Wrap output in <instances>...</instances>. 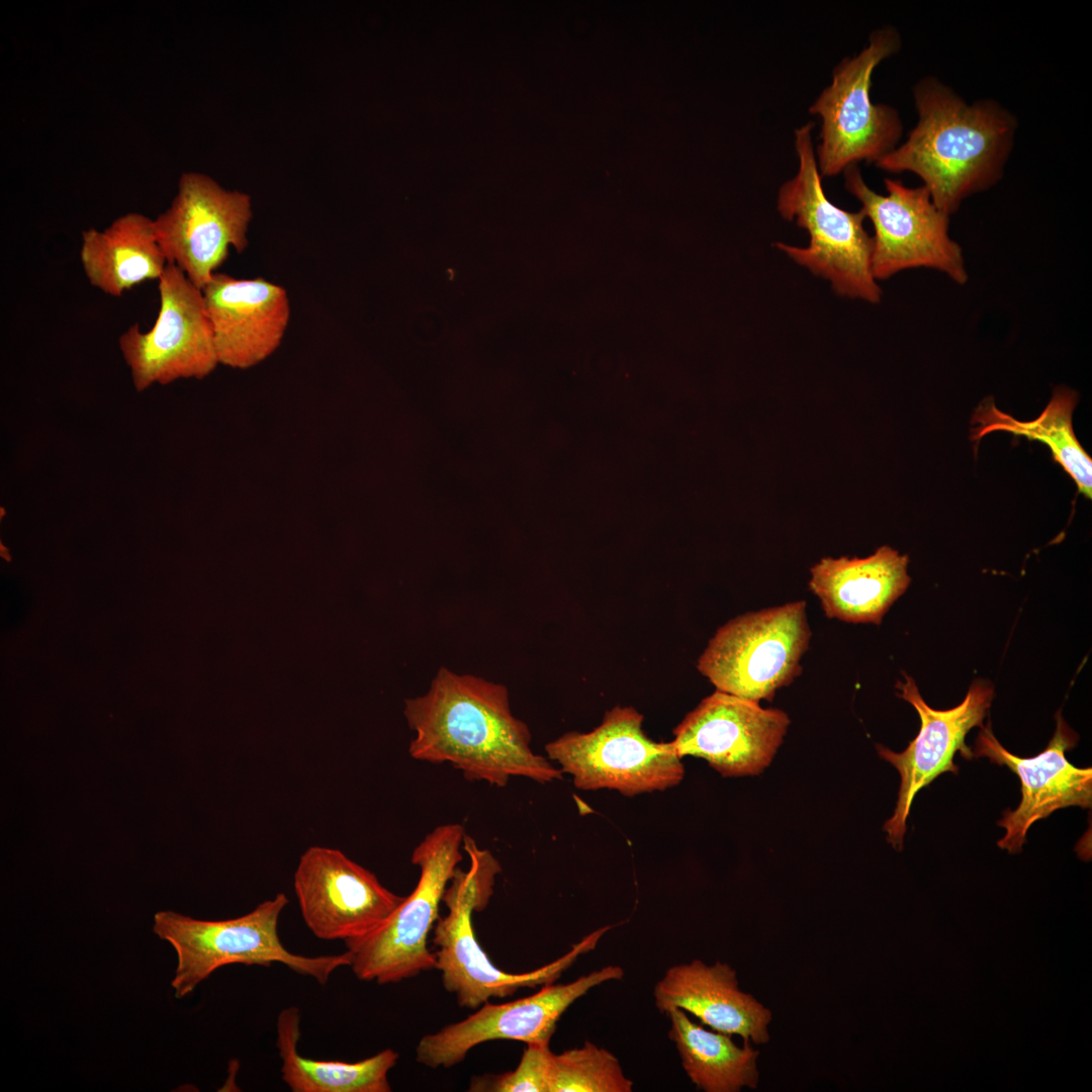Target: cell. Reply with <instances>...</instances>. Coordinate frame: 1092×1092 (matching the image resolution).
Listing matches in <instances>:
<instances>
[{
  "instance_id": "d4e9b609",
  "label": "cell",
  "mask_w": 1092,
  "mask_h": 1092,
  "mask_svg": "<svg viewBox=\"0 0 1092 1092\" xmlns=\"http://www.w3.org/2000/svg\"><path fill=\"white\" fill-rule=\"evenodd\" d=\"M633 1082L611 1052L590 1041L551 1055L549 1092H631Z\"/></svg>"
},
{
  "instance_id": "603a6c76",
  "label": "cell",
  "mask_w": 1092,
  "mask_h": 1092,
  "mask_svg": "<svg viewBox=\"0 0 1092 1092\" xmlns=\"http://www.w3.org/2000/svg\"><path fill=\"white\" fill-rule=\"evenodd\" d=\"M668 1037L674 1043L691 1081L705 1092H738L755 1089L759 1081V1052L744 1041L737 1045L730 1034L710 1030L694 1022L686 1011L671 1008Z\"/></svg>"
},
{
  "instance_id": "30bf717a",
  "label": "cell",
  "mask_w": 1092,
  "mask_h": 1092,
  "mask_svg": "<svg viewBox=\"0 0 1092 1092\" xmlns=\"http://www.w3.org/2000/svg\"><path fill=\"white\" fill-rule=\"evenodd\" d=\"M842 173L846 190L874 226L872 270L877 281L921 267L940 271L958 284L968 281L962 249L948 234L949 216L923 185L908 187L886 178L887 195H882L867 185L857 165Z\"/></svg>"
},
{
  "instance_id": "8992f818",
  "label": "cell",
  "mask_w": 1092,
  "mask_h": 1092,
  "mask_svg": "<svg viewBox=\"0 0 1092 1092\" xmlns=\"http://www.w3.org/2000/svg\"><path fill=\"white\" fill-rule=\"evenodd\" d=\"M465 835L459 823L442 824L429 832L412 853V863L420 870L414 891L378 929L344 942L352 953L350 968L359 980L398 983L435 969L428 936L440 916L444 892L463 860Z\"/></svg>"
},
{
  "instance_id": "5b68a950",
  "label": "cell",
  "mask_w": 1092,
  "mask_h": 1092,
  "mask_svg": "<svg viewBox=\"0 0 1092 1092\" xmlns=\"http://www.w3.org/2000/svg\"><path fill=\"white\" fill-rule=\"evenodd\" d=\"M814 125L809 121L795 129L798 171L780 187L777 197L781 216L806 230L809 245L777 243L776 247L828 280L838 295L878 303L882 290L872 270L873 239L863 226L866 216L861 210L840 208L826 196L812 140Z\"/></svg>"
},
{
  "instance_id": "7402d4cb",
  "label": "cell",
  "mask_w": 1092,
  "mask_h": 1092,
  "mask_svg": "<svg viewBox=\"0 0 1092 1092\" xmlns=\"http://www.w3.org/2000/svg\"><path fill=\"white\" fill-rule=\"evenodd\" d=\"M299 1037V1009L287 1007L277 1018L276 1046L282 1080L292 1092L391 1091L388 1073L399 1057L392 1049L355 1063L313 1060L298 1054Z\"/></svg>"
},
{
  "instance_id": "ffe728a7",
  "label": "cell",
  "mask_w": 1092,
  "mask_h": 1092,
  "mask_svg": "<svg viewBox=\"0 0 1092 1092\" xmlns=\"http://www.w3.org/2000/svg\"><path fill=\"white\" fill-rule=\"evenodd\" d=\"M909 558L882 546L868 557H825L811 568L810 589L828 618L879 625L908 588Z\"/></svg>"
},
{
  "instance_id": "cb8c5ba5",
  "label": "cell",
  "mask_w": 1092,
  "mask_h": 1092,
  "mask_svg": "<svg viewBox=\"0 0 1092 1092\" xmlns=\"http://www.w3.org/2000/svg\"><path fill=\"white\" fill-rule=\"evenodd\" d=\"M1078 394L1068 387H1057L1045 408L1035 420L1021 422L998 410L992 399L982 402L973 418L971 439L978 441L1004 431L1049 446L1057 462L1077 484L1079 492L1091 498L1092 460L1076 438L1072 425Z\"/></svg>"
},
{
  "instance_id": "3957f363",
  "label": "cell",
  "mask_w": 1092,
  "mask_h": 1092,
  "mask_svg": "<svg viewBox=\"0 0 1092 1092\" xmlns=\"http://www.w3.org/2000/svg\"><path fill=\"white\" fill-rule=\"evenodd\" d=\"M469 868H457L442 902L448 913L439 916L433 928L437 947L435 969L441 972L444 988L455 994L461 1007L477 1009L490 998L512 996L520 988L551 984L579 956L593 950L612 925L584 936L559 959L523 974L506 973L496 968L479 945L472 924L473 912L485 909L493 894L496 876L502 872L498 859L480 847L469 835L463 840Z\"/></svg>"
},
{
  "instance_id": "9c48e42d",
  "label": "cell",
  "mask_w": 1092,
  "mask_h": 1092,
  "mask_svg": "<svg viewBox=\"0 0 1092 1092\" xmlns=\"http://www.w3.org/2000/svg\"><path fill=\"white\" fill-rule=\"evenodd\" d=\"M642 723L633 707L616 706L594 730L567 732L545 751L580 790L610 789L631 797L678 785L685 767L672 742L652 740Z\"/></svg>"
},
{
  "instance_id": "d6986e66",
  "label": "cell",
  "mask_w": 1092,
  "mask_h": 1092,
  "mask_svg": "<svg viewBox=\"0 0 1092 1092\" xmlns=\"http://www.w3.org/2000/svg\"><path fill=\"white\" fill-rule=\"evenodd\" d=\"M653 996L661 1013L679 1008L713 1030L755 1044L769 1041L771 1011L739 988L736 972L728 964L693 960L672 966L656 983Z\"/></svg>"
},
{
  "instance_id": "ba28073f",
  "label": "cell",
  "mask_w": 1092,
  "mask_h": 1092,
  "mask_svg": "<svg viewBox=\"0 0 1092 1092\" xmlns=\"http://www.w3.org/2000/svg\"><path fill=\"white\" fill-rule=\"evenodd\" d=\"M810 637L805 601L747 613L717 630L697 667L718 691L770 701L801 673Z\"/></svg>"
},
{
  "instance_id": "8fae6325",
  "label": "cell",
  "mask_w": 1092,
  "mask_h": 1092,
  "mask_svg": "<svg viewBox=\"0 0 1092 1092\" xmlns=\"http://www.w3.org/2000/svg\"><path fill=\"white\" fill-rule=\"evenodd\" d=\"M160 309L154 326L138 324L118 339L138 392L178 379H202L219 364L202 290L175 264L158 280Z\"/></svg>"
},
{
  "instance_id": "484cf974",
  "label": "cell",
  "mask_w": 1092,
  "mask_h": 1092,
  "mask_svg": "<svg viewBox=\"0 0 1092 1092\" xmlns=\"http://www.w3.org/2000/svg\"><path fill=\"white\" fill-rule=\"evenodd\" d=\"M550 1043H529L514 1071L471 1080L469 1091L549 1092Z\"/></svg>"
},
{
  "instance_id": "52a82bcc",
  "label": "cell",
  "mask_w": 1092,
  "mask_h": 1092,
  "mask_svg": "<svg viewBox=\"0 0 1092 1092\" xmlns=\"http://www.w3.org/2000/svg\"><path fill=\"white\" fill-rule=\"evenodd\" d=\"M900 49L894 28L874 30L869 44L856 56L840 61L809 112L821 118L820 143L815 154L823 177H832L860 161L876 163L894 150L903 124L898 111L871 98L876 67Z\"/></svg>"
},
{
  "instance_id": "4fadbf2b",
  "label": "cell",
  "mask_w": 1092,
  "mask_h": 1092,
  "mask_svg": "<svg viewBox=\"0 0 1092 1092\" xmlns=\"http://www.w3.org/2000/svg\"><path fill=\"white\" fill-rule=\"evenodd\" d=\"M293 888L302 919L323 940H355L378 929L401 904L369 870L339 849L313 845L299 857Z\"/></svg>"
},
{
  "instance_id": "e0dca14e",
  "label": "cell",
  "mask_w": 1092,
  "mask_h": 1092,
  "mask_svg": "<svg viewBox=\"0 0 1092 1092\" xmlns=\"http://www.w3.org/2000/svg\"><path fill=\"white\" fill-rule=\"evenodd\" d=\"M1056 730L1043 751L1029 758L1008 751L995 737L991 722L981 727L975 741L974 757H987L992 763L1006 765L1021 782V801L1016 809L1006 810L997 824L1005 829L997 845L1010 853L1020 852L1032 824L1054 811L1070 806L1083 809L1092 805V769L1079 768L1066 757V751L1078 743V734L1056 716Z\"/></svg>"
},
{
  "instance_id": "5bb4252c",
  "label": "cell",
  "mask_w": 1092,
  "mask_h": 1092,
  "mask_svg": "<svg viewBox=\"0 0 1092 1092\" xmlns=\"http://www.w3.org/2000/svg\"><path fill=\"white\" fill-rule=\"evenodd\" d=\"M904 677V681L896 684L897 695L917 711L920 730L902 752L876 745L879 755L900 775L897 804L892 817L884 824L888 842L899 851L903 849L907 819L915 796L939 775L959 774V766L953 762L957 752L968 760L974 758L965 738L972 728L984 725L994 697L989 682L976 680L960 705L948 710H935L923 700L914 679L905 673Z\"/></svg>"
},
{
  "instance_id": "277c9868",
  "label": "cell",
  "mask_w": 1092,
  "mask_h": 1092,
  "mask_svg": "<svg viewBox=\"0 0 1092 1092\" xmlns=\"http://www.w3.org/2000/svg\"><path fill=\"white\" fill-rule=\"evenodd\" d=\"M288 904L284 893L258 904L249 913L224 920H202L174 911H159L153 931L177 954L171 986L177 999L192 993L213 972L232 964L270 967L283 964L325 985L339 968L350 967L352 953L305 957L282 943L278 923Z\"/></svg>"
},
{
  "instance_id": "9a60e30c",
  "label": "cell",
  "mask_w": 1092,
  "mask_h": 1092,
  "mask_svg": "<svg viewBox=\"0 0 1092 1092\" xmlns=\"http://www.w3.org/2000/svg\"><path fill=\"white\" fill-rule=\"evenodd\" d=\"M624 970L607 966L567 984H546L539 992L500 1004L488 1001L465 1019L423 1036L416 1060L429 1068H450L461 1063L474 1046L496 1039L550 1043L565 1010L592 988L621 980Z\"/></svg>"
},
{
  "instance_id": "ac0fdd59",
  "label": "cell",
  "mask_w": 1092,
  "mask_h": 1092,
  "mask_svg": "<svg viewBox=\"0 0 1092 1092\" xmlns=\"http://www.w3.org/2000/svg\"><path fill=\"white\" fill-rule=\"evenodd\" d=\"M202 293L219 364L247 369L280 346L290 320L282 286L214 273Z\"/></svg>"
},
{
  "instance_id": "6da1fadb",
  "label": "cell",
  "mask_w": 1092,
  "mask_h": 1092,
  "mask_svg": "<svg viewBox=\"0 0 1092 1092\" xmlns=\"http://www.w3.org/2000/svg\"><path fill=\"white\" fill-rule=\"evenodd\" d=\"M403 714L416 760L449 763L466 780L500 788L515 777L541 784L563 777L531 749L529 728L513 715L500 684L442 667L425 695L405 700Z\"/></svg>"
},
{
  "instance_id": "44dd1931",
  "label": "cell",
  "mask_w": 1092,
  "mask_h": 1092,
  "mask_svg": "<svg viewBox=\"0 0 1092 1092\" xmlns=\"http://www.w3.org/2000/svg\"><path fill=\"white\" fill-rule=\"evenodd\" d=\"M80 260L89 283L115 297L159 280L168 265L154 219L138 212L117 217L103 231H83Z\"/></svg>"
},
{
  "instance_id": "2e32d148",
  "label": "cell",
  "mask_w": 1092,
  "mask_h": 1092,
  "mask_svg": "<svg viewBox=\"0 0 1092 1092\" xmlns=\"http://www.w3.org/2000/svg\"><path fill=\"white\" fill-rule=\"evenodd\" d=\"M789 724L782 710L716 690L673 729L671 742L680 758H703L724 778L753 776L770 763Z\"/></svg>"
},
{
  "instance_id": "7c38bea8",
  "label": "cell",
  "mask_w": 1092,
  "mask_h": 1092,
  "mask_svg": "<svg viewBox=\"0 0 1092 1092\" xmlns=\"http://www.w3.org/2000/svg\"><path fill=\"white\" fill-rule=\"evenodd\" d=\"M251 198L226 190L201 173H183L170 206L154 219L168 263L178 266L199 289L210 281L233 247H248Z\"/></svg>"
},
{
  "instance_id": "7a4b0ae2",
  "label": "cell",
  "mask_w": 1092,
  "mask_h": 1092,
  "mask_svg": "<svg viewBox=\"0 0 1092 1092\" xmlns=\"http://www.w3.org/2000/svg\"><path fill=\"white\" fill-rule=\"evenodd\" d=\"M913 94L916 125L875 165L917 175L937 208L950 216L967 197L1000 179L1016 120L993 100L966 103L933 77L919 81Z\"/></svg>"
}]
</instances>
